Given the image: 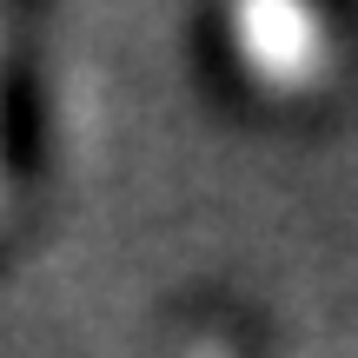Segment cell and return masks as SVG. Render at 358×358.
<instances>
[{
    "label": "cell",
    "instance_id": "1",
    "mask_svg": "<svg viewBox=\"0 0 358 358\" xmlns=\"http://www.w3.org/2000/svg\"><path fill=\"white\" fill-rule=\"evenodd\" d=\"M232 53L272 93H306L332 66V34L312 7H239L232 13Z\"/></svg>",
    "mask_w": 358,
    "mask_h": 358
},
{
    "label": "cell",
    "instance_id": "2",
    "mask_svg": "<svg viewBox=\"0 0 358 358\" xmlns=\"http://www.w3.org/2000/svg\"><path fill=\"white\" fill-rule=\"evenodd\" d=\"M0 199H7V159H0Z\"/></svg>",
    "mask_w": 358,
    "mask_h": 358
}]
</instances>
